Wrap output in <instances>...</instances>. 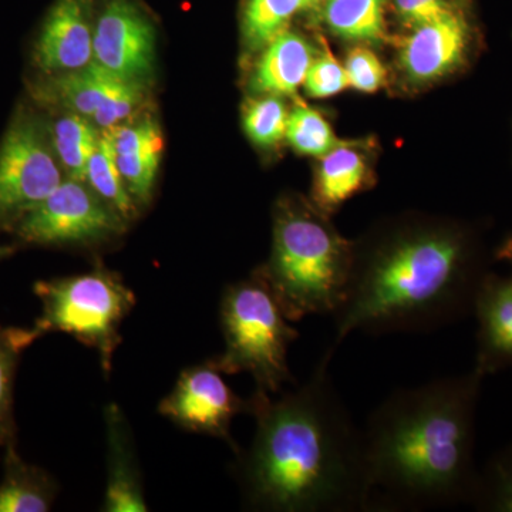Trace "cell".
<instances>
[{
	"instance_id": "obj_16",
	"label": "cell",
	"mask_w": 512,
	"mask_h": 512,
	"mask_svg": "<svg viewBox=\"0 0 512 512\" xmlns=\"http://www.w3.org/2000/svg\"><path fill=\"white\" fill-rule=\"evenodd\" d=\"M262 50L252 76V89L279 97L298 92L315 59L308 40L299 33L285 30Z\"/></svg>"
},
{
	"instance_id": "obj_9",
	"label": "cell",
	"mask_w": 512,
	"mask_h": 512,
	"mask_svg": "<svg viewBox=\"0 0 512 512\" xmlns=\"http://www.w3.org/2000/svg\"><path fill=\"white\" fill-rule=\"evenodd\" d=\"M157 30L138 0H100L93 62L121 79L146 83L156 63Z\"/></svg>"
},
{
	"instance_id": "obj_2",
	"label": "cell",
	"mask_w": 512,
	"mask_h": 512,
	"mask_svg": "<svg viewBox=\"0 0 512 512\" xmlns=\"http://www.w3.org/2000/svg\"><path fill=\"white\" fill-rule=\"evenodd\" d=\"M476 369L396 390L363 431L372 485L370 510L421 511L473 504L478 476Z\"/></svg>"
},
{
	"instance_id": "obj_29",
	"label": "cell",
	"mask_w": 512,
	"mask_h": 512,
	"mask_svg": "<svg viewBox=\"0 0 512 512\" xmlns=\"http://www.w3.org/2000/svg\"><path fill=\"white\" fill-rule=\"evenodd\" d=\"M303 87L313 99L336 96L349 87L345 66L332 53H322L313 59Z\"/></svg>"
},
{
	"instance_id": "obj_26",
	"label": "cell",
	"mask_w": 512,
	"mask_h": 512,
	"mask_svg": "<svg viewBox=\"0 0 512 512\" xmlns=\"http://www.w3.org/2000/svg\"><path fill=\"white\" fill-rule=\"evenodd\" d=\"M289 111L281 97L265 94L261 99L249 101L244 111L245 133L259 147H272L281 143L288 128Z\"/></svg>"
},
{
	"instance_id": "obj_18",
	"label": "cell",
	"mask_w": 512,
	"mask_h": 512,
	"mask_svg": "<svg viewBox=\"0 0 512 512\" xmlns=\"http://www.w3.org/2000/svg\"><path fill=\"white\" fill-rule=\"evenodd\" d=\"M367 165L356 148L340 143L322 157L315 184L316 208L323 214L335 211L365 188Z\"/></svg>"
},
{
	"instance_id": "obj_20",
	"label": "cell",
	"mask_w": 512,
	"mask_h": 512,
	"mask_svg": "<svg viewBox=\"0 0 512 512\" xmlns=\"http://www.w3.org/2000/svg\"><path fill=\"white\" fill-rule=\"evenodd\" d=\"M47 130L67 178L86 180L87 163L101 134L97 127L86 117L64 111Z\"/></svg>"
},
{
	"instance_id": "obj_24",
	"label": "cell",
	"mask_w": 512,
	"mask_h": 512,
	"mask_svg": "<svg viewBox=\"0 0 512 512\" xmlns=\"http://www.w3.org/2000/svg\"><path fill=\"white\" fill-rule=\"evenodd\" d=\"M37 338L35 330L8 329L0 326V446L15 443L13 420V383L22 350Z\"/></svg>"
},
{
	"instance_id": "obj_19",
	"label": "cell",
	"mask_w": 512,
	"mask_h": 512,
	"mask_svg": "<svg viewBox=\"0 0 512 512\" xmlns=\"http://www.w3.org/2000/svg\"><path fill=\"white\" fill-rule=\"evenodd\" d=\"M56 495L55 483L45 471L26 464L15 443L6 446L5 476L0 483V512H43Z\"/></svg>"
},
{
	"instance_id": "obj_1",
	"label": "cell",
	"mask_w": 512,
	"mask_h": 512,
	"mask_svg": "<svg viewBox=\"0 0 512 512\" xmlns=\"http://www.w3.org/2000/svg\"><path fill=\"white\" fill-rule=\"evenodd\" d=\"M335 352L329 346L309 380L281 399L271 400L262 390L249 399L256 431L251 447L237 451V473L251 507L279 512L370 510L363 431L330 375Z\"/></svg>"
},
{
	"instance_id": "obj_10",
	"label": "cell",
	"mask_w": 512,
	"mask_h": 512,
	"mask_svg": "<svg viewBox=\"0 0 512 512\" xmlns=\"http://www.w3.org/2000/svg\"><path fill=\"white\" fill-rule=\"evenodd\" d=\"M249 400H242L210 362L185 370L173 392L158 406V412L181 429L208 434L235 448L231 423L239 413H248Z\"/></svg>"
},
{
	"instance_id": "obj_30",
	"label": "cell",
	"mask_w": 512,
	"mask_h": 512,
	"mask_svg": "<svg viewBox=\"0 0 512 512\" xmlns=\"http://www.w3.org/2000/svg\"><path fill=\"white\" fill-rule=\"evenodd\" d=\"M345 66L349 87L357 92L375 93L386 82V69L372 50L356 47L350 50Z\"/></svg>"
},
{
	"instance_id": "obj_13",
	"label": "cell",
	"mask_w": 512,
	"mask_h": 512,
	"mask_svg": "<svg viewBox=\"0 0 512 512\" xmlns=\"http://www.w3.org/2000/svg\"><path fill=\"white\" fill-rule=\"evenodd\" d=\"M478 320L477 365L481 375L512 366V276H484L474 299Z\"/></svg>"
},
{
	"instance_id": "obj_32",
	"label": "cell",
	"mask_w": 512,
	"mask_h": 512,
	"mask_svg": "<svg viewBox=\"0 0 512 512\" xmlns=\"http://www.w3.org/2000/svg\"><path fill=\"white\" fill-rule=\"evenodd\" d=\"M501 256H503L504 259H508V261L512 262V238L507 242V245H505L503 251H501Z\"/></svg>"
},
{
	"instance_id": "obj_15",
	"label": "cell",
	"mask_w": 512,
	"mask_h": 512,
	"mask_svg": "<svg viewBox=\"0 0 512 512\" xmlns=\"http://www.w3.org/2000/svg\"><path fill=\"white\" fill-rule=\"evenodd\" d=\"M104 419L107 427L109 476H107L103 510L107 512L147 511L126 417L123 416L117 404L111 403L104 412Z\"/></svg>"
},
{
	"instance_id": "obj_28",
	"label": "cell",
	"mask_w": 512,
	"mask_h": 512,
	"mask_svg": "<svg viewBox=\"0 0 512 512\" xmlns=\"http://www.w3.org/2000/svg\"><path fill=\"white\" fill-rule=\"evenodd\" d=\"M146 99V83L123 80L110 94L106 103L94 114L92 123L103 130L121 126L131 117L136 116L141 107L146 104Z\"/></svg>"
},
{
	"instance_id": "obj_34",
	"label": "cell",
	"mask_w": 512,
	"mask_h": 512,
	"mask_svg": "<svg viewBox=\"0 0 512 512\" xmlns=\"http://www.w3.org/2000/svg\"><path fill=\"white\" fill-rule=\"evenodd\" d=\"M10 249L9 248H0V258H3V256L9 255Z\"/></svg>"
},
{
	"instance_id": "obj_4",
	"label": "cell",
	"mask_w": 512,
	"mask_h": 512,
	"mask_svg": "<svg viewBox=\"0 0 512 512\" xmlns=\"http://www.w3.org/2000/svg\"><path fill=\"white\" fill-rule=\"evenodd\" d=\"M353 264V247L301 200L276 208L274 245L261 276L291 322L311 315H333L343 302Z\"/></svg>"
},
{
	"instance_id": "obj_21",
	"label": "cell",
	"mask_w": 512,
	"mask_h": 512,
	"mask_svg": "<svg viewBox=\"0 0 512 512\" xmlns=\"http://www.w3.org/2000/svg\"><path fill=\"white\" fill-rule=\"evenodd\" d=\"M323 20L330 32L353 42L384 39V0H328Z\"/></svg>"
},
{
	"instance_id": "obj_5",
	"label": "cell",
	"mask_w": 512,
	"mask_h": 512,
	"mask_svg": "<svg viewBox=\"0 0 512 512\" xmlns=\"http://www.w3.org/2000/svg\"><path fill=\"white\" fill-rule=\"evenodd\" d=\"M221 328L224 352L210 360L227 375L248 373L256 390L278 393L293 382L289 346L299 338L278 299L258 274L229 285L222 295Z\"/></svg>"
},
{
	"instance_id": "obj_22",
	"label": "cell",
	"mask_w": 512,
	"mask_h": 512,
	"mask_svg": "<svg viewBox=\"0 0 512 512\" xmlns=\"http://www.w3.org/2000/svg\"><path fill=\"white\" fill-rule=\"evenodd\" d=\"M84 183L89 185L111 208L119 212L124 220L130 221L136 217V201L124 184L113 144L106 131L100 134L96 150L93 151L87 163Z\"/></svg>"
},
{
	"instance_id": "obj_7",
	"label": "cell",
	"mask_w": 512,
	"mask_h": 512,
	"mask_svg": "<svg viewBox=\"0 0 512 512\" xmlns=\"http://www.w3.org/2000/svg\"><path fill=\"white\" fill-rule=\"evenodd\" d=\"M49 130L20 109L0 143V227L12 229L63 183Z\"/></svg>"
},
{
	"instance_id": "obj_8",
	"label": "cell",
	"mask_w": 512,
	"mask_h": 512,
	"mask_svg": "<svg viewBox=\"0 0 512 512\" xmlns=\"http://www.w3.org/2000/svg\"><path fill=\"white\" fill-rule=\"evenodd\" d=\"M126 222L84 181L66 178L12 231L26 244L82 245L123 234Z\"/></svg>"
},
{
	"instance_id": "obj_27",
	"label": "cell",
	"mask_w": 512,
	"mask_h": 512,
	"mask_svg": "<svg viewBox=\"0 0 512 512\" xmlns=\"http://www.w3.org/2000/svg\"><path fill=\"white\" fill-rule=\"evenodd\" d=\"M473 505L485 511L512 512V447L488 461L478 476Z\"/></svg>"
},
{
	"instance_id": "obj_33",
	"label": "cell",
	"mask_w": 512,
	"mask_h": 512,
	"mask_svg": "<svg viewBox=\"0 0 512 512\" xmlns=\"http://www.w3.org/2000/svg\"><path fill=\"white\" fill-rule=\"evenodd\" d=\"M328 0H306V9H318L319 6L322 8Z\"/></svg>"
},
{
	"instance_id": "obj_6",
	"label": "cell",
	"mask_w": 512,
	"mask_h": 512,
	"mask_svg": "<svg viewBox=\"0 0 512 512\" xmlns=\"http://www.w3.org/2000/svg\"><path fill=\"white\" fill-rule=\"evenodd\" d=\"M35 292L42 302V316L33 328L37 338L49 332L72 335L97 350L104 372L110 373L121 323L136 305L123 279L97 266L87 274L37 282Z\"/></svg>"
},
{
	"instance_id": "obj_17",
	"label": "cell",
	"mask_w": 512,
	"mask_h": 512,
	"mask_svg": "<svg viewBox=\"0 0 512 512\" xmlns=\"http://www.w3.org/2000/svg\"><path fill=\"white\" fill-rule=\"evenodd\" d=\"M123 80L126 79L92 62L74 72L52 74L49 80L37 87L36 97L49 106L92 121L97 110Z\"/></svg>"
},
{
	"instance_id": "obj_12",
	"label": "cell",
	"mask_w": 512,
	"mask_h": 512,
	"mask_svg": "<svg viewBox=\"0 0 512 512\" xmlns=\"http://www.w3.org/2000/svg\"><path fill=\"white\" fill-rule=\"evenodd\" d=\"M470 28L457 8L412 29L400 49V67L413 83L436 82L463 62Z\"/></svg>"
},
{
	"instance_id": "obj_31",
	"label": "cell",
	"mask_w": 512,
	"mask_h": 512,
	"mask_svg": "<svg viewBox=\"0 0 512 512\" xmlns=\"http://www.w3.org/2000/svg\"><path fill=\"white\" fill-rule=\"evenodd\" d=\"M393 5L399 19L410 29L439 19L456 8L450 0H393Z\"/></svg>"
},
{
	"instance_id": "obj_11",
	"label": "cell",
	"mask_w": 512,
	"mask_h": 512,
	"mask_svg": "<svg viewBox=\"0 0 512 512\" xmlns=\"http://www.w3.org/2000/svg\"><path fill=\"white\" fill-rule=\"evenodd\" d=\"M100 0H55L50 6L33 50L43 73L83 69L93 62L94 23Z\"/></svg>"
},
{
	"instance_id": "obj_25",
	"label": "cell",
	"mask_w": 512,
	"mask_h": 512,
	"mask_svg": "<svg viewBox=\"0 0 512 512\" xmlns=\"http://www.w3.org/2000/svg\"><path fill=\"white\" fill-rule=\"evenodd\" d=\"M286 140L303 156H326L340 144L332 126L319 111L299 106L289 113Z\"/></svg>"
},
{
	"instance_id": "obj_14",
	"label": "cell",
	"mask_w": 512,
	"mask_h": 512,
	"mask_svg": "<svg viewBox=\"0 0 512 512\" xmlns=\"http://www.w3.org/2000/svg\"><path fill=\"white\" fill-rule=\"evenodd\" d=\"M103 131L109 134L128 192L134 201L146 204L153 194L164 153L160 126L153 119H143Z\"/></svg>"
},
{
	"instance_id": "obj_23",
	"label": "cell",
	"mask_w": 512,
	"mask_h": 512,
	"mask_svg": "<svg viewBox=\"0 0 512 512\" xmlns=\"http://www.w3.org/2000/svg\"><path fill=\"white\" fill-rule=\"evenodd\" d=\"M302 10L306 0H247L242 16L245 42L252 50L264 49Z\"/></svg>"
},
{
	"instance_id": "obj_3",
	"label": "cell",
	"mask_w": 512,
	"mask_h": 512,
	"mask_svg": "<svg viewBox=\"0 0 512 512\" xmlns=\"http://www.w3.org/2000/svg\"><path fill=\"white\" fill-rule=\"evenodd\" d=\"M484 276L467 235L454 225L394 228L367 249L353 247L345 299L335 320L338 349L350 333H427L473 311Z\"/></svg>"
}]
</instances>
